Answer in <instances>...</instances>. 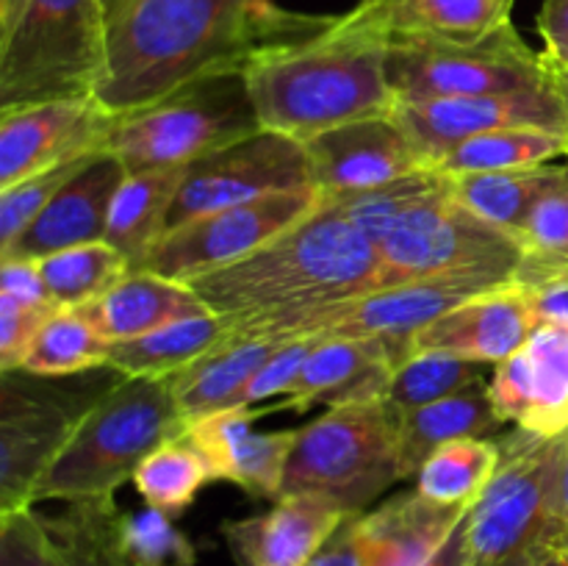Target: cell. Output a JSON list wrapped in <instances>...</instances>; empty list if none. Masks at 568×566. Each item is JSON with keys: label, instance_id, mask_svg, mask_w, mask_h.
Instances as JSON below:
<instances>
[{"label": "cell", "instance_id": "48", "mask_svg": "<svg viewBox=\"0 0 568 566\" xmlns=\"http://www.w3.org/2000/svg\"><path fill=\"white\" fill-rule=\"evenodd\" d=\"M538 33L544 39V55L568 67V0H544L538 11Z\"/></svg>", "mask_w": 568, "mask_h": 566}, {"label": "cell", "instance_id": "37", "mask_svg": "<svg viewBox=\"0 0 568 566\" xmlns=\"http://www.w3.org/2000/svg\"><path fill=\"white\" fill-rule=\"evenodd\" d=\"M444 186V175L436 170H416L410 175L397 178L383 186L366 189V192L342 194V198L322 200L325 205L336 209L344 220L353 222L372 244H381L394 228L399 225L408 211H414L422 200Z\"/></svg>", "mask_w": 568, "mask_h": 566}, {"label": "cell", "instance_id": "47", "mask_svg": "<svg viewBox=\"0 0 568 566\" xmlns=\"http://www.w3.org/2000/svg\"><path fill=\"white\" fill-rule=\"evenodd\" d=\"M0 294H9L28 305H55L44 286L39 261L31 259H0Z\"/></svg>", "mask_w": 568, "mask_h": 566}, {"label": "cell", "instance_id": "2", "mask_svg": "<svg viewBox=\"0 0 568 566\" xmlns=\"http://www.w3.org/2000/svg\"><path fill=\"white\" fill-rule=\"evenodd\" d=\"M388 28L361 0L347 14H322L311 31L264 48L244 67L261 128L305 142L331 128L392 117Z\"/></svg>", "mask_w": 568, "mask_h": 566}, {"label": "cell", "instance_id": "42", "mask_svg": "<svg viewBox=\"0 0 568 566\" xmlns=\"http://www.w3.org/2000/svg\"><path fill=\"white\" fill-rule=\"evenodd\" d=\"M125 547L136 566H194L197 549L183 530L172 525V516L159 508L125 514Z\"/></svg>", "mask_w": 568, "mask_h": 566}, {"label": "cell", "instance_id": "12", "mask_svg": "<svg viewBox=\"0 0 568 566\" xmlns=\"http://www.w3.org/2000/svg\"><path fill=\"white\" fill-rule=\"evenodd\" d=\"M499 464L483 497L466 514L469 566H499L544 544L552 519L564 436H538L516 427L499 438Z\"/></svg>", "mask_w": 568, "mask_h": 566}, {"label": "cell", "instance_id": "53", "mask_svg": "<svg viewBox=\"0 0 568 566\" xmlns=\"http://www.w3.org/2000/svg\"><path fill=\"white\" fill-rule=\"evenodd\" d=\"M547 64H549V75H552V87L558 89V94L564 98V105L568 111V67L555 64V61H549V59H547Z\"/></svg>", "mask_w": 568, "mask_h": 566}, {"label": "cell", "instance_id": "52", "mask_svg": "<svg viewBox=\"0 0 568 566\" xmlns=\"http://www.w3.org/2000/svg\"><path fill=\"white\" fill-rule=\"evenodd\" d=\"M544 553H547V547H544V544H536V547H530V549H525V553L514 555V558H508L505 564H499V566H541Z\"/></svg>", "mask_w": 568, "mask_h": 566}, {"label": "cell", "instance_id": "32", "mask_svg": "<svg viewBox=\"0 0 568 566\" xmlns=\"http://www.w3.org/2000/svg\"><path fill=\"white\" fill-rule=\"evenodd\" d=\"M560 172H564V166L544 164L530 166V170L464 172V175L444 178H447L449 194L460 205L519 239L527 214L547 194V189L558 181Z\"/></svg>", "mask_w": 568, "mask_h": 566}, {"label": "cell", "instance_id": "40", "mask_svg": "<svg viewBox=\"0 0 568 566\" xmlns=\"http://www.w3.org/2000/svg\"><path fill=\"white\" fill-rule=\"evenodd\" d=\"M519 244L525 250V266L568 270V164L527 214Z\"/></svg>", "mask_w": 568, "mask_h": 566}, {"label": "cell", "instance_id": "5", "mask_svg": "<svg viewBox=\"0 0 568 566\" xmlns=\"http://www.w3.org/2000/svg\"><path fill=\"white\" fill-rule=\"evenodd\" d=\"M103 72V0H0V111L94 94Z\"/></svg>", "mask_w": 568, "mask_h": 566}, {"label": "cell", "instance_id": "17", "mask_svg": "<svg viewBox=\"0 0 568 566\" xmlns=\"http://www.w3.org/2000/svg\"><path fill=\"white\" fill-rule=\"evenodd\" d=\"M311 186L327 198L366 192L427 170L392 117L349 122L305 139Z\"/></svg>", "mask_w": 568, "mask_h": 566}, {"label": "cell", "instance_id": "51", "mask_svg": "<svg viewBox=\"0 0 568 566\" xmlns=\"http://www.w3.org/2000/svg\"><path fill=\"white\" fill-rule=\"evenodd\" d=\"M469 514V511H466ZM469 536H466V516L455 525V530L449 533L447 542L438 547V553L427 560L425 566H469Z\"/></svg>", "mask_w": 568, "mask_h": 566}, {"label": "cell", "instance_id": "29", "mask_svg": "<svg viewBox=\"0 0 568 566\" xmlns=\"http://www.w3.org/2000/svg\"><path fill=\"white\" fill-rule=\"evenodd\" d=\"M42 522L53 566H136L125 547V514L114 497L67 503Z\"/></svg>", "mask_w": 568, "mask_h": 566}, {"label": "cell", "instance_id": "35", "mask_svg": "<svg viewBox=\"0 0 568 566\" xmlns=\"http://www.w3.org/2000/svg\"><path fill=\"white\" fill-rule=\"evenodd\" d=\"M105 342L75 309H55L33 338L20 370L42 377H70L109 366Z\"/></svg>", "mask_w": 568, "mask_h": 566}, {"label": "cell", "instance_id": "46", "mask_svg": "<svg viewBox=\"0 0 568 566\" xmlns=\"http://www.w3.org/2000/svg\"><path fill=\"white\" fill-rule=\"evenodd\" d=\"M514 281L527 292L536 322L568 327V270H536L521 264Z\"/></svg>", "mask_w": 568, "mask_h": 566}, {"label": "cell", "instance_id": "25", "mask_svg": "<svg viewBox=\"0 0 568 566\" xmlns=\"http://www.w3.org/2000/svg\"><path fill=\"white\" fill-rule=\"evenodd\" d=\"M75 311L105 342H125L159 331L170 322L211 314L189 283L170 281L148 270H131L109 292L92 303L78 305Z\"/></svg>", "mask_w": 568, "mask_h": 566}, {"label": "cell", "instance_id": "55", "mask_svg": "<svg viewBox=\"0 0 568 566\" xmlns=\"http://www.w3.org/2000/svg\"><path fill=\"white\" fill-rule=\"evenodd\" d=\"M120 3V0H103V9H105V17H109V11L114 9V6Z\"/></svg>", "mask_w": 568, "mask_h": 566}, {"label": "cell", "instance_id": "26", "mask_svg": "<svg viewBox=\"0 0 568 566\" xmlns=\"http://www.w3.org/2000/svg\"><path fill=\"white\" fill-rule=\"evenodd\" d=\"M277 347L281 342H272V338L231 333L225 342L170 375L172 394H175L183 420L192 422L211 411L239 408L244 386L253 381L255 372Z\"/></svg>", "mask_w": 568, "mask_h": 566}, {"label": "cell", "instance_id": "16", "mask_svg": "<svg viewBox=\"0 0 568 566\" xmlns=\"http://www.w3.org/2000/svg\"><path fill=\"white\" fill-rule=\"evenodd\" d=\"M114 120L94 94L0 111V189L103 153Z\"/></svg>", "mask_w": 568, "mask_h": 566}, {"label": "cell", "instance_id": "19", "mask_svg": "<svg viewBox=\"0 0 568 566\" xmlns=\"http://www.w3.org/2000/svg\"><path fill=\"white\" fill-rule=\"evenodd\" d=\"M253 408H222L186 422V438L200 449L214 481L236 483L261 499H281L283 475L297 431H255Z\"/></svg>", "mask_w": 568, "mask_h": 566}, {"label": "cell", "instance_id": "18", "mask_svg": "<svg viewBox=\"0 0 568 566\" xmlns=\"http://www.w3.org/2000/svg\"><path fill=\"white\" fill-rule=\"evenodd\" d=\"M488 392L503 422L549 438L568 433V327L536 325L525 347L499 361Z\"/></svg>", "mask_w": 568, "mask_h": 566}, {"label": "cell", "instance_id": "45", "mask_svg": "<svg viewBox=\"0 0 568 566\" xmlns=\"http://www.w3.org/2000/svg\"><path fill=\"white\" fill-rule=\"evenodd\" d=\"M311 344H314V338H294V342H283L281 347L264 361V366L255 372L253 381L244 386L242 397H239V405L253 408L255 403H264V400L277 397V394L288 397L294 383H297L300 372H303L305 358H308L311 353Z\"/></svg>", "mask_w": 568, "mask_h": 566}, {"label": "cell", "instance_id": "21", "mask_svg": "<svg viewBox=\"0 0 568 566\" xmlns=\"http://www.w3.org/2000/svg\"><path fill=\"white\" fill-rule=\"evenodd\" d=\"M125 175V166L109 150L92 155L89 164L39 211L17 242L0 250V259L39 261L78 244L103 242L111 200Z\"/></svg>", "mask_w": 568, "mask_h": 566}, {"label": "cell", "instance_id": "20", "mask_svg": "<svg viewBox=\"0 0 568 566\" xmlns=\"http://www.w3.org/2000/svg\"><path fill=\"white\" fill-rule=\"evenodd\" d=\"M536 325L527 292L516 281H508L438 316L433 325L416 333L410 353L430 350L475 364H499L525 347Z\"/></svg>", "mask_w": 568, "mask_h": 566}, {"label": "cell", "instance_id": "14", "mask_svg": "<svg viewBox=\"0 0 568 566\" xmlns=\"http://www.w3.org/2000/svg\"><path fill=\"white\" fill-rule=\"evenodd\" d=\"M308 186L311 175L305 144L286 133L261 128L186 166L175 203L166 216V231L203 214L264 198V194Z\"/></svg>", "mask_w": 568, "mask_h": 566}, {"label": "cell", "instance_id": "4", "mask_svg": "<svg viewBox=\"0 0 568 566\" xmlns=\"http://www.w3.org/2000/svg\"><path fill=\"white\" fill-rule=\"evenodd\" d=\"M186 433L170 377H122L89 408L78 431L39 481L42 499H103L133 481L159 447Z\"/></svg>", "mask_w": 568, "mask_h": 566}, {"label": "cell", "instance_id": "1", "mask_svg": "<svg viewBox=\"0 0 568 566\" xmlns=\"http://www.w3.org/2000/svg\"><path fill=\"white\" fill-rule=\"evenodd\" d=\"M322 14L272 0H120L105 17V72L94 100L128 114L311 31Z\"/></svg>", "mask_w": 568, "mask_h": 566}, {"label": "cell", "instance_id": "8", "mask_svg": "<svg viewBox=\"0 0 568 566\" xmlns=\"http://www.w3.org/2000/svg\"><path fill=\"white\" fill-rule=\"evenodd\" d=\"M120 381L111 366L70 377L0 372V514L33 505L44 472L89 408Z\"/></svg>", "mask_w": 568, "mask_h": 566}, {"label": "cell", "instance_id": "11", "mask_svg": "<svg viewBox=\"0 0 568 566\" xmlns=\"http://www.w3.org/2000/svg\"><path fill=\"white\" fill-rule=\"evenodd\" d=\"M388 81L397 100L477 98L552 89L547 55L532 53L514 22L477 42L392 37Z\"/></svg>", "mask_w": 568, "mask_h": 566}, {"label": "cell", "instance_id": "38", "mask_svg": "<svg viewBox=\"0 0 568 566\" xmlns=\"http://www.w3.org/2000/svg\"><path fill=\"white\" fill-rule=\"evenodd\" d=\"M211 481L214 477H211L209 464L200 449L189 442L186 433L155 449L133 475V486L142 494L144 503L170 516L183 514L194 503L200 488Z\"/></svg>", "mask_w": 568, "mask_h": 566}, {"label": "cell", "instance_id": "13", "mask_svg": "<svg viewBox=\"0 0 568 566\" xmlns=\"http://www.w3.org/2000/svg\"><path fill=\"white\" fill-rule=\"evenodd\" d=\"M320 205L322 194L308 186L264 194L214 214H203L166 231L148 259L139 264V270L155 272L178 283H192L194 277H203L255 253L294 222L314 214Z\"/></svg>", "mask_w": 568, "mask_h": 566}, {"label": "cell", "instance_id": "9", "mask_svg": "<svg viewBox=\"0 0 568 566\" xmlns=\"http://www.w3.org/2000/svg\"><path fill=\"white\" fill-rule=\"evenodd\" d=\"M381 289L433 277L514 281L525 261L519 239L480 220L449 194L447 178L377 244Z\"/></svg>", "mask_w": 568, "mask_h": 566}, {"label": "cell", "instance_id": "27", "mask_svg": "<svg viewBox=\"0 0 568 566\" xmlns=\"http://www.w3.org/2000/svg\"><path fill=\"white\" fill-rule=\"evenodd\" d=\"M497 408L486 377L458 388L449 397L399 416V472L416 475L438 447L458 438H488L499 431Z\"/></svg>", "mask_w": 568, "mask_h": 566}, {"label": "cell", "instance_id": "39", "mask_svg": "<svg viewBox=\"0 0 568 566\" xmlns=\"http://www.w3.org/2000/svg\"><path fill=\"white\" fill-rule=\"evenodd\" d=\"M477 377H483V370L475 361L455 358V355L447 353H430V350H416L394 370L386 400L403 416L408 411L422 408V405L449 397L458 388L475 383Z\"/></svg>", "mask_w": 568, "mask_h": 566}, {"label": "cell", "instance_id": "10", "mask_svg": "<svg viewBox=\"0 0 568 566\" xmlns=\"http://www.w3.org/2000/svg\"><path fill=\"white\" fill-rule=\"evenodd\" d=\"M508 281L497 277H433L403 286H386L366 292L361 297L322 309L294 311V314L261 316V320L231 322L233 333L261 336L272 342H294V338H383L408 358L410 344L419 331L453 311L464 300L503 286Z\"/></svg>", "mask_w": 568, "mask_h": 566}, {"label": "cell", "instance_id": "41", "mask_svg": "<svg viewBox=\"0 0 568 566\" xmlns=\"http://www.w3.org/2000/svg\"><path fill=\"white\" fill-rule=\"evenodd\" d=\"M98 155V153H94ZM92 155L87 159L70 161V164L53 166V170L37 172L14 186L0 189V250L11 247L22 231L39 216V211L89 164Z\"/></svg>", "mask_w": 568, "mask_h": 566}, {"label": "cell", "instance_id": "31", "mask_svg": "<svg viewBox=\"0 0 568 566\" xmlns=\"http://www.w3.org/2000/svg\"><path fill=\"white\" fill-rule=\"evenodd\" d=\"M386 22L388 37L477 42L510 22L514 0H366Z\"/></svg>", "mask_w": 568, "mask_h": 566}, {"label": "cell", "instance_id": "50", "mask_svg": "<svg viewBox=\"0 0 568 566\" xmlns=\"http://www.w3.org/2000/svg\"><path fill=\"white\" fill-rule=\"evenodd\" d=\"M544 547L568 549V433H566L564 458H560L558 483H555L552 519H549V530L547 536H544Z\"/></svg>", "mask_w": 568, "mask_h": 566}, {"label": "cell", "instance_id": "3", "mask_svg": "<svg viewBox=\"0 0 568 566\" xmlns=\"http://www.w3.org/2000/svg\"><path fill=\"white\" fill-rule=\"evenodd\" d=\"M189 286L231 322L294 314L381 289V253L353 222L322 203L264 247Z\"/></svg>", "mask_w": 568, "mask_h": 566}, {"label": "cell", "instance_id": "49", "mask_svg": "<svg viewBox=\"0 0 568 566\" xmlns=\"http://www.w3.org/2000/svg\"><path fill=\"white\" fill-rule=\"evenodd\" d=\"M355 516L358 514H349L305 566H366L358 530H355Z\"/></svg>", "mask_w": 568, "mask_h": 566}, {"label": "cell", "instance_id": "23", "mask_svg": "<svg viewBox=\"0 0 568 566\" xmlns=\"http://www.w3.org/2000/svg\"><path fill=\"white\" fill-rule=\"evenodd\" d=\"M399 364V353L383 338H314L292 394L277 408L303 414L320 403L333 408L381 400Z\"/></svg>", "mask_w": 568, "mask_h": 566}, {"label": "cell", "instance_id": "24", "mask_svg": "<svg viewBox=\"0 0 568 566\" xmlns=\"http://www.w3.org/2000/svg\"><path fill=\"white\" fill-rule=\"evenodd\" d=\"M469 508L442 505L405 492L381 508L355 516L366 566H425Z\"/></svg>", "mask_w": 568, "mask_h": 566}, {"label": "cell", "instance_id": "15", "mask_svg": "<svg viewBox=\"0 0 568 566\" xmlns=\"http://www.w3.org/2000/svg\"><path fill=\"white\" fill-rule=\"evenodd\" d=\"M392 120L403 128L427 170L466 139L499 128L527 125L568 133V111L555 87L477 98L397 100Z\"/></svg>", "mask_w": 568, "mask_h": 566}, {"label": "cell", "instance_id": "28", "mask_svg": "<svg viewBox=\"0 0 568 566\" xmlns=\"http://www.w3.org/2000/svg\"><path fill=\"white\" fill-rule=\"evenodd\" d=\"M186 166H166L125 175L111 200L105 242L120 250L131 270H139L150 250L166 231L175 194L181 189Z\"/></svg>", "mask_w": 568, "mask_h": 566}, {"label": "cell", "instance_id": "30", "mask_svg": "<svg viewBox=\"0 0 568 566\" xmlns=\"http://www.w3.org/2000/svg\"><path fill=\"white\" fill-rule=\"evenodd\" d=\"M231 322L222 314L189 316L170 322L144 336L111 342L109 366L122 377H170L231 336Z\"/></svg>", "mask_w": 568, "mask_h": 566}, {"label": "cell", "instance_id": "43", "mask_svg": "<svg viewBox=\"0 0 568 566\" xmlns=\"http://www.w3.org/2000/svg\"><path fill=\"white\" fill-rule=\"evenodd\" d=\"M0 566H53L42 514L31 505L0 514Z\"/></svg>", "mask_w": 568, "mask_h": 566}, {"label": "cell", "instance_id": "6", "mask_svg": "<svg viewBox=\"0 0 568 566\" xmlns=\"http://www.w3.org/2000/svg\"><path fill=\"white\" fill-rule=\"evenodd\" d=\"M397 481L399 414L386 397L364 400L333 405L300 427L281 497L314 494L344 514H361Z\"/></svg>", "mask_w": 568, "mask_h": 566}, {"label": "cell", "instance_id": "22", "mask_svg": "<svg viewBox=\"0 0 568 566\" xmlns=\"http://www.w3.org/2000/svg\"><path fill=\"white\" fill-rule=\"evenodd\" d=\"M347 516L327 499L294 494L266 514L222 522V536L239 566H305Z\"/></svg>", "mask_w": 568, "mask_h": 566}, {"label": "cell", "instance_id": "54", "mask_svg": "<svg viewBox=\"0 0 568 566\" xmlns=\"http://www.w3.org/2000/svg\"><path fill=\"white\" fill-rule=\"evenodd\" d=\"M541 566H568V549L547 547V553H544L541 558Z\"/></svg>", "mask_w": 568, "mask_h": 566}, {"label": "cell", "instance_id": "33", "mask_svg": "<svg viewBox=\"0 0 568 566\" xmlns=\"http://www.w3.org/2000/svg\"><path fill=\"white\" fill-rule=\"evenodd\" d=\"M568 155V133L547 131V128H499L480 133L458 148L449 150L444 159L433 164L442 175H464V172H503L530 170Z\"/></svg>", "mask_w": 568, "mask_h": 566}, {"label": "cell", "instance_id": "44", "mask_svg": "<svg viewBox=\"0 0 568 566\" xmlns=\"http://www.w3.org/2000/svg\"><path fill=\"white\" fill-rule=\"evenodd\" d=\"M59 305H28L0 294V372L20 370L33 338Z\"/></svg>", "mask_w": 568, "mask_h": 566}, {"label": "cell", "instance_id": "34", "mask_svg": "<svg viewBox=\"0 0 568 566\" xmlns=\"http://www.w3.org/2000/svg\"><path fill=\"white\" fill-rule=\"evenodd\" d=\"M499 464L491 438H458L438 447L416 472V492L442 505L471 508L483 497Z\"/></svg>", "mask_w": 568, "mask_h": 566}, {"label": "cell", "instance_id": "7", "mask_svg": "<svg viewBox=\"0 0 568 566\" xmlns=\"http://www.w3.org/2000/svg\"><path fill=\"white\" fill-rule=\"evenodd\" d=\"M261 131L258 111L242 72L194 81L155 103L116 114L105 150L128 175L192 161Z\"/></svg>", "mask_w": 568, "mask_h": 566}, {"label": "cell", "instance_id": "36", "mask_svg": "<svg viewBox=\"0 0 568 566\" xmlns=\"http://www.w3.org/2000/svg\"><path fill=\"white\" fill-rule=\"evenodd\" d=\"M39 270H42L50 300L61 309H78L109 292L120 277L131 272V264L120 250L111 247L103 239V242L78 244V247L39 259Z\"/></svg>", "mask_w": 568, "mask_h": 566}]
</instances>
